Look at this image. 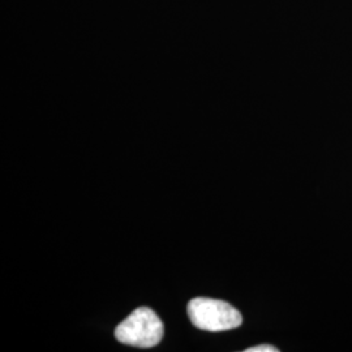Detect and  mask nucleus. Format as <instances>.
Listing matches in <instances>:
<instances>
[{
    "mask_svg": "<svg viewBox=\"0 0 352 352\" xmlns=\"http://www.w3.org/2000/svg\"><path fill=\"white\" fill-rule=\"evenodd\" d=\"M115 337L128 346L149 349L162 340L164 324L151 308L141 307L116 327Z\"/></svg>",
    "mask_w": 352,
    "mask_h": 352,
    "instance_id": "obj_1",
    "label": "nucleus"
},
{
    "mask_svg": "<svg viewBox=\"0 0 352 352\" xmlns=\"http://www.w3.org/2000/svg\"><path fill=\"white\" fill-rule=\"evenodd\" d=\"M189 320L193 327L206 331H225L239 327L243 317L231 304L209 298H196L188 302Z\"/></svg>",
    "mask_w": 352,
    "mask_h": 352,
    "instance_id": "obj_2",
    "label": "nucleus"
},
{
    "mask_svg": "<svg viewBox=\"0 0 352 352\" xmlns=\"http://www.w3.org/2000/svg\"><path fill=\"white\" fill-rule=\"evenodd\" d=\"M247 352H278L277 347H274V346H269V344H261V346H254V347H251V349H248V350H245Z\"/></svg>",
    "mask_w": 352,
    "mask_h": 352,
    "instance_id": "obj_3",
    "label": "nucleus"
}]
</instances>
